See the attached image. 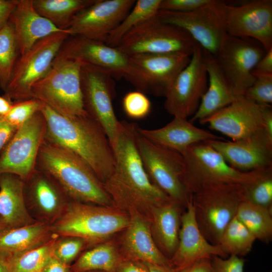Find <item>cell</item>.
<instances>
[{
  "mask_svg": "<svg viewBox=\"0 0 272 272\" xmlns=\"http://www.w3.org/2000/svg\"><path fill=\"white\" fill-rule=\"evenodd\" d=\"M138 127L135 123L120 121L110 144L113 170L103 185L115 207L150 220L153 210L171 199L152 182L144 168L136 144Z\"/></svg>",
  "mask_w": 272,
  "mask_h": 272,
  "instance_id": "obj_1",
  "label": "cell"
},
{
  "mask_svg": "<svg viewBox=\"0 0 272 272\" xmlns=\"http://www.w3.org/2000/svg\"><path fill=\"white\" fill-rule=\"evenodd\" d=\"M46 121L45 139L75 153L93 170L103 183L114 165L112 149L106 134L89 115L66 116L43 103Z\"/></svg>",
  "mask_w": 272,
  "mask_h": 272,
  "instance_id": "obj_2",
  "label": "cell"
},
{
  "mask_svg": "<svg viewBox=\"0 0 272 272\" xmlns=\"http://www.w3.org/2000/svg\"><path fill=\"white\" fill-rule=\"evenodd\" d=\"M36 168L52 177L72 200L114 207L103 183L79 156L45 139L37 156Z\"/></svg>",
  "mask_w": 272,
  "mask_h": 272,
  "instance_id": "obj_3",
  "label": "cell"
},
{
  "mask_svg": "<svg viewBox=\"0 0 272 272\" xmlns=\"http://www.w3.org/2000/svg\"><path fill=\"white\" fill-rule=\"evenodd\" d=\"M182 155V180L191 195L226 186H246L272 169L270 167L249 172L237 170L206 142L190 146Z\"/></svg>",
  "mask_w": 272,
  "mask_h": 272,
  "instance_id": "obj_4",
  "label": "cell"
},
{
  "mask_svg": "<svg viewBox=\"0 0 272 272\" xmlns=\"http://www.w3.org/2000/svg\"><path fill=\"white\" fill-rule=\"evenodd\" d=\"M129 222V215L115 207L71 200L51 228L58 236L83 239L90 248L124 230Z\"/></svg>",
  "mask_w": 272,
  "mask_h": 272,
  "instance_id": "obj_5",
  "label": "cell"
},
{
  "mask_svg": "<svg viewBox=\"0 0 272 272\" xmlns=\"http://www.w3.org/2000/svg\"><path fill=\"white\" fill-rule=\"evenodd\" d=\"M82 65L78 60L55 57L49 72L32 87L31 98L64 116L88 115L83 101Z\"/></svg>",
  "mask_w": 272,
  "mask_h": 272,
  "instance_id": "obj_6",
  "label": "cell"
},
{
  "mask_svg": "<svg viewBox=\"0 0 272 272\" xmlns=\"http://www.w3.org/2000/svg\"><path fill=\"white\" fill-rule=\"evenodd\" d=\"M196 44L183 29L163 21L156 15L132 29L116 47L128 56L154 53L191 55Z\"/></svg>",
  "mask_w": 272,
  "mask_h": 272,
  "instance_id": "obj_7",
  "label": "cell"
},
{
  "mask_svg": "<svg viewBox=\"0 0 272 272\" xmlns=\"http://www.w3.org/2000/svg\"><path fill=\"white\" fill-rule=\"evenodd\" d=\"M139 127L137 149L149 177L171 199L185 209L192 195L182 180V155L149 141L140 134Z\"/></svg>",
  "mask_w": 272,
  "mask_h": 272,
  "instance_id": "obj_8",
  "label": "cell"
},
{
  "mask_svg": "<svg viewBox=\"0 0 272 272\" xmlns=\"http://www.w3.org/2000/svg\"><path fill=\"white\" fill-rule=\"evenodd\" d=\"M68 32L50 35L37 41L18 58L5 95L15 102L31 98L33 86L49 72Z\"/></svg>",
  "mask_w": 272,
  "mask_h": 272,
  "instance_id": "obj_9",
  "label": "cell"
},
{
  "mask_svg": "<svg viewBox=\"0 0 272 272\" xmlns=\"http://www.w3.org/2000/svg\"><path fill=\"white\" fill-rule=\"evenodd\" d=\"M227 5L223 1L212 0L189 12L159 10L157 15L163 21L183 29L203 50L215 56L228 34Z\"/></svg>",
  "mask_w": 272,
  "mask_h": 272,
  "instance_id": "obj_10",
  "label": "cell"
},
{
  "mask_svg": "<svg viewBox=\"0 0 272 272\" xmlns=\"http://www.w3.org/2000/svg\"><path fill=\"white\" fill-rule=\"evenodd\" d=\"M226 186L202 190L191 196L197 226L210 243L219 245L227 225L243 201L244 187Z\"/></svg>",
  "mask_w": 272,
  "mask_h": 272,
  "instance_id": "obj_11",
  "label": "cell"
},
{
  "mask_svg": "<svg viewBox=\"0 0 272 272\" xmlns=\"http://www.w3.org/2000/svg\"><path fill=\"white\" fill-rule=\"evenodd\" d=\"M191 55L183 53L141 54L128 56L124 78L136 90L165 97L178 74L188 64Z\"/></svg>",
  "mask_w": 272,
  "mask_h": 272,
  "instance_id": "obj_12",
  "label": "cell"
},
{
  "mask_svg": "<svg viewBox=\"0 0 272 272\" xmlns=\"http://www.w3.org/2000/svg\"><path fill=\"white\" fill-rule=\"evenodd\" d=\"M113 78L107 71L82 62L81 85L85 110L101 127L110 144L120 124L113 106L115 95Z\"/></svg>",
  "mask_w": 272,
  "mask_h": 272,
  "instance_id": "obj_13",
  "label": "cell"
},
{
  "mask_svg": "<svg viewBox=\"0 0 272 272\" xmlns=\"http://www.w3.org/2000/svg\"><path fill=\"white\" fill-rule=\"evenodd\" d=\"M208 83L203 52L196 44L189 63L178 74L166 92L165 109L173 117H192L207 90Z\"/></svg>",
  "mask_w": 272,
  "mask_h": 272,
  "instance_id": "obj_14",
  "label": "cell"
},
{
  "mask_svg": "<svg viewBox=\"0 0 272 272\" xmlns=\"http://www.w3.org/2000/svg\"><path fill=\"white\" fill-rule=\"evenodd\" d=\"M46 129L41 111L19 127L0 154V175L10 173L26 180L36 168Z\"/></svg>",
  "mask_w": 272,
  "mask_h": 272,
  "instance_id": "obj_15",
  "label": "cell"
},
{
  "mask_svg": "<svg viewBox=\"0 0 272 272\" xmlns=\"http://www.w3.org/2000/svg\"><path fill=\"white\" fill-rule=\"evenodd\" d=\"M265 51L248 39L227 34L215 57L225 76L240 94L255 80L252 72Z\"/></svg>",
  "mask_w": 272,
  "mask_h": 272,
  "instance_id": "obj_16",
  "label": "cell"
},
{
  "mask_svg": "<svg viewBox=\"0 0 272 272\" xmlns=\"http://www.w3.org/2000/svg\"><path fill=\"white\" fill-rule=\"evenodd\" d=\"M24 181L25 202L30 215L36 222L53 224L72 200L52 177L37 168Z\"/></svg>",
  "mask_w": 272,
  "mask_h": 272,
  "instance_id": "obj_17",
  "label": "cell"
},
{
  "mask_svg": "<svg viewBox=\"0 0 272 272\" xmlns=\"http://www.w3.org/2000/svg\"><path fill=\"white\" fill-rule=\"evenodd\" d=\"M135 0H95L79 12L67 29L79 36L106 42L110 33L132 8Z\"/></svg>",
  "mask_w": 272,
  "mask_h": 272,
  "instance_id": "obj_18",
  "label": "cell"
},
{
  "mask_svg": "<svg viewBox=\"0 0 272 272\" xmlns=\"http://www.w3.org/2000/svg\"><path fill=\"white\" fill-rule=\"evenodd\" d=\"M228 34L257 41L265 52L272 48V1L256 0L227 5Z\"/></svg>",
  "mask_w": 272,
  "mask_h": 272,
  "instance_id": "obj_19",
  "label": "cell"
},
{
  "mask_svg": "<svg viewBox=\"0 0 272 272\" xmlns=\"http://www.w3.org/2000/svg\"><path fill=\"white\" fill-rule=\"evenodd\" d=\"M265 106L243 96L199 122L232 141L246 138L263 129Z\"/></svg>",
  "mask_w": 272,
  "mask_h": 272,
  "instance_id": "obj_20",
  "label": "cell"
},
{
  "mask_svg": "<svg viewBox=\"0 0 272 272\" xmlns=\"http://www.w3.org/2000/svg\"><path fill=\"white\" fill-rule=\"evenodd\" d=\"M232 167L243 172L272 167V141L263 129L246 138L207 141Z\"/></svg>",
  "mask_w": 272,
  "mask_h": 272,
  "instance_id": "obj_21",
  "label": "cell"
},
{
  "mask_svg": "<svg viewBox=\"0 0 272 272\" xmlns=\"http://www.w3.org/2000/svg\"><path fill=\"white\" fill-rule=\"evenodd\" d=\"M56 57L80 60L107 71L116 79L124 78L128 69V56L117 47L79 36H70Z\"/></svg>",
  "mask_w": 272,
  "mask_h": 272,
  "instance_id": "obj_22",
  "label": "cell"
},
{
  "mask_svg": "<svg viewBox=\"0 0 272 272\" xmlns=\"http://www.w3.org/2000/svg\"><path fill=\"white\" fill-rule=\"evenodd\" d=\"M214 256L228 257L219 245L210 243L201 234L195 221L191 197L181 215L179 242L170 262L178 271Z\"/></svg>",
  "mask_w": 272,
  "mask_h": 272,
  "instance_id": "obj_23",
  "label": "cell"
},
{
  "mask_svg": "<svg viewBox=\"0 0 272 272\" xmlns=\"http://www.w3.org/2000/svg\"><path fill=\"white\" fill-rule=\"evenodd\" d=\"M130 222L121 238V256L126 259L172 267L157 246L151 231L150 221L138 213H131Z\"/></svg>",
  "mask_w": 272,
  "mask_h": 272,
  "instance_id": "obj_24",
  "label": "cell"
},
{
  "mask_svg": "<svg viewBox=\"0 0 272 272\" xmlns=\"http://www.w3.org/2000/svg\"><path fill=\"white\" fill-rule=\"evenodd\" d=\"M139 131L152 143L181 155L194 144L223 140L208 130L195 126L187 118L178 116H174L170 122L161 128L147 129L139 127Z\"/></svg>",
  "mask_w": 272,
  "mask_h": 272,
  "instance_id": "obj_25",
  "label": "cell"
},
{
  "mask_svg": "<svg viewBox=\"0 0 272 272\" xmlns=\"http://www.w3.org/2000/svg\"><path fill=\"white\" fill-rule=\"evenodd\" d=\"M203 52L209 84L196 111L189 120L192 123L200 122L243 97L228 81L215 56Z\"/></svg>",
  "mask_w": 272,
  "mask_h": 272,
  "instance_id": "obj_26",
  "label": "cell"
},
{
  "mask_svg": "<svg viewBox=\"0 0 272 272\" xmlns=\"http://www.w3.org/2000/svg\"><path fill=\"white\" fill-rule=\"evenodd\" d=\"M10 22L14 28L20 55L43 38L58 32H69L57 28L39 14L33 6L32 0H19Z\"/></svg>",
  "mask_w": 272,
  "mask_h": 272,
  "instance_id": "obj_27",
  "label": "cell"
},
{
  "mask_svg": "<svg viewBox=\"0 0 272 272\" xmlns=\"http://www.w3.org/2000/svg\"><path fill=\"white\" fill-rule=\"evenodd\" d=\"M182 208L170 199L155 208L151 213L150 221L152 236L160 250L169 259L178 244Z\"/></svg>",
  "mask_w": 272,
  "mask_h": 272,
  "instance_id": "obj_28",
  "label": "cell"
},
{
  "mask_svg": "<svg viewBox=\"0 0 272 272\" xmlns=\"http://www.w3.org/2000/svg\"><path fill=\"white\" fill-rule=\"evenodd\" d=\"M24 181L10 173L0 175V216L9 229L36 222L29 214L24 195Z\"/></svg>",
  "mask_w": 272,
  "mask_h": 272,
  "instance_id": "obj_29",
  "label": "cell"
},
{
  "mask_svg": "<svg viewBox=\"0 0 272 272\" xmlns=\"http://www.w3.org/2000/svg\"><path fill=\"white\" fill-rule=\"evenodd\" d=\"M56 236L51 225L36 222L31 224L7 229L0 233V253L11 257L40 246Z\"/></svg>",
  "mask_w": 272,
  "mask_h": 272,
  "instance_id": "obj_30",
  "label": "cell"
},
{
  "mask_svg": "<svg viewBox=\"0 0 272 272\" xmlns=\"http://www.w3.org/2000/svg\"><path fill=\"white\" fill-rule=\"evenodd\" d=\"M122 258L112 242H104L90 247L79 255L71 265V271L115 272Z\"/></svg>",
  "mask_w": 272,
  "mask_h": 272,
  "instance_id": "obj_31",
  "label": "cell"
},
{
  "mask_svg": "<svg viewBox=\"0 0 272 272\" xmlns=\"http://www.w3.org/2000/svg\"><path fill=\"white\" fill-rule=\"evenodd\" d=\"M39 14L57 28L67 30L73 19L95 0H32Z\"/></svg>",
  "mask_w": 272,
  "mask_h": 272,
  "instance_id": "obj_32",
  "label": "cell"
},
{
  "mask_svg": "<svg viewBox=\"0 0 272 272\" xmlns=\"http://www.w3.org/2000/svg\"><path fill=\"white\" fill-rule=\"evenodd\" d=\"M236 217L255 237L267 243L272 239V212L262 207L242 201Z\"/></svg>",
  "mask_w": 272,
  "mask_h": 272,
  "instance_id": "obj_33",
  "label": "cell"
},
{
  "mask_svg": "<svg viewBox=\"0 0 272 272\" xmlns=\"http://www.w3.org/2000/svg\"><path fill=\"white\" fill-rule=\"evenodd\" d=\"M161 1H137L129 12L109 35L106 43L116 47L123 37L132 29L157 15Z\"/></svg>",
  "mask_w": 272,
  "mask_h": 272,
  "instance_id": "obj_34",
  "label": "cell"
},
{
  "mask_svg": "<svg viewBox=\"0 0 272 272\" xmlns=\"http://www.w3.org/2000/svg\"><path fill=\"white\" fill-rule=\"evenodd\" d=\"M255 240L235 216L225 229L219 245L228 256L241 257L251 251Z\"/></svg>",
  "mask_w": 272,
  "mask_h": 272,
  "instance_id": "obj_35",
  "label": "cell"
},
{
  "mask_svg": "<svg viewBox=\"0 0 272 272\" xmlns=\"http://www.w3.org/2000/svg\"><path fill=\"white\" fill-rule=\"evenodd\" d=\"M19 53L14 30L9 23L0 30V86L5 90Z\"/></svg>",
  "mask_w": 272,
  "mask_h": 272,
  "instance_id": "obj_36",
  "label": "cell"
},
{
  "mask_svg": "<svg viewBox=\"0 0 272 272\" xmlns=\"http://www.w3.org/2000/svg\"><path fill=\"white\" fill-rule=\"evenodd\" d=\"M58 236L20 254L10 257L13 272H28L43 268L53 256L52 248Z\"/></svg>",
  "mask_w": 272,
  "mask_h": 272,
  "instance_id": "obj_37",
  "label": "cell"
},
{
  "mask_svg": "<svg viewBox=\"0 0 272 272\" xmlns=\"http://www.w3.org/2000/svg\"><path fill=\"white\" fill-rule=\"evenodd\" d=\"M243 201L272 212V169L244 187Z\"/></svg>",
  "mask_w": 272,
  "mask_h": 272,
  "instance_id": "obj_38",
  "label": "cell"
},
{
  "mask_svg": "<svg viewBox=\"0 0 272 272\" xmlns=\"http://www.w3.org/2000/svg\"><path fill=\"white\" fill-rule=\"evenodd\" d=\"M85 248H87V244L80 238L58 236L53 245L52 255L62 263L71 266Z\"/></svg>",
  "mask_w": 272,
  "mask_h": 272,
  "instance_id": "obj_39",
  "label": "cell"
},
{
  "mask_svg": "<svg viewBox=\"0 0 272 272\" xmlns=\"http://www.w3.org/2000/svg\"><path fill=\"white\" fill-rule=\"evenodd\" d=\"M42 106L40 101L33 98L16 101L4 117L10 124L18 129L40 111Z\"/></svg>",
  "mask_w": 272,
  "mask_h": 272,
  "instance_id": "obj_40",
  "label": "cell"
},
{
  "mask_svg": "<svg viewBox=\"0 0 272 272\" xmlns=\"http://www.w3.org/2000/svg\"><path fill=\"white\" fill-rule=\"evenodd\" d=\"M122 107L129 118L141 119L146 117L151 110V102L145 94L135 90L126 93L122 99Z\"/></svg>",
  "mask_w": 272,
  "mask_h": 272,
  "instance_id": "obj_41",
  "label": "cell"
},
{
  "mask_svg": "<svg viewBox=\"0 0 272 272\" xmlns=\"http://www.w3.org/2000/svg\"><path fill=\"white\" fill-rule=\"evenodd\" d=\"M253 84L247 89L243 96L259 105L272 103V75H256Z\"/></svg>",
  "mask_w": 272,
  "mask_h": 272,
  "instance_id": "obj_42",
  "label": "cell"
},
{
  "mask_svg": "<svg viewBox=\"0 0 272 272\" xmlns=\"http://www.w3.org/2000/svg\"><path fill=\"white\" fill-rule=\"evenodd\" d=\"M210 262L213 272H243L245 260L236 255L225 258L214 256Z\"/></svg>",
  "mask_w": 272,
  "mask_h": 272,
  "instance_id": "obj_43",
  "label": "cell"
},
{
  "mask_svg": "<svg viewBox=\"0 0 272 272\" xmlns=\"http://www.w3.org/2000/svg\"><path fill=\"white\" fill-rule=\"evenodd\" d=\"M212 0H161L159 10L178 13L192 11Z\"/></svg>",
  "mask_w": 272,
  "mask_h": 272,
  "instance_id": "obj_44",
  "label": "cell"
},
{
  "mask_svg": "<svg viewBox=\"0 0 272 272\" xmlns=\"http://www.w3.org/2000/svg\"><path fill=\"white\" fill-rule=\"evenodd\" d=\"M253 76L272 75V48L265 52L252 72Z\"/></svg>",
  "mask_w": 272,
  "mask_h": 272,
  "instance_id": "obj_45",
  "label": "cell"
},
{
  "mask_svg": "<svg viewBox=\"0 0 272 272\" xmlns=\"http://www.w3.org/2000/svg\"><path fill=\"white\" fill-rule=\"evenodd\" d=\"M19 0H0V30L10 21Z\"/></svg>",
  "mask_w": 272,
  "mask_h": 272,
  "instance_id": "obj_46",
  "label": "cell"
},
{
  "mask_svg": "<svg viewBox=\"0 0 272 272\" xmlns=\"http://www.w3.org/2000/svg\"><path fill=\"white\" fill-rule=\"evenodd\" d=\"M115 272H148V268L143 262L123 257Z\"/></svg>",
  "mask_w": 272,
  "mask_h": 272,
  "instance_id": "obj_47",
  "label": "cell"
},
{
  "mask_svg": "<svg viewBox=\"0 0 272 272\" xmlns=\"http://www.w3.org/2000/svg\"><path fill=\"white\" fill-rule=\"evenodd\" d=\"M17 129L10 124L4 117L0 116V154Z\"/></svg>",
  "mask_w": 272,
  "mask_h": 272,
  "instance_id": "obj_48",
  "label": "cell"
},
{
  "mask_svg": "<svg viewBox=\"0 0 272 272\" xmlns=\"http://www.w3.org/2000/svg\"><path fill=\"white\" fill-rule=\"evenodd\" d=\"M43 272H71L70 266L52 256L43 268Z\"/></svg>",
  "mask_w": 272,
  "mask_h": 272,
  "instance_id": "obj_49",
  "label": "cell"
},
{
  "mask_svg": "<svg viewBox=\"0 0 272 272\" xmlns=\"http://www.w3.org/2000/svg\"><path fill=\"white\" fill-rule=\"evenodd\" d=\"M177 272H213V270L210 259H204Z\"/></svg>",
  "mask_w": 272,
  "mask_h": 272,
  "instance_id": "obj_50",
  "label": "cell"
},
{
  "mask_svg": "<svg viewBox=\"0 0 272 272\" xmlns=\"http://www.w3.org/2000/svg\"><path fill=\"white\" fill-rule=\"evenodd\" d=\"M13 102L6 96L0 95V116L4 117L11 109Z\"/></svg>",
  "mask_w": 272,
  "mask_h": 272,
  "instance_id": "obj_51",
  "label": "cell"
},
{
  "mask_svg": "<svg viewBox=\"0 0 272 272\" xmlns=\"http://www.w3.org/2000/svg\"><path fill=\"white\" fill-rule=\"evenodd\" d=\"M0 272H13L10 256L0 253Z\"/></svg>",
  "mask_w": 272,
  "mask_h": 272,
  "instance_id": "obj_52",
  "label": "cell"
},
{
  "mask_svg": "<svg viewBox=\"0 0 272 272\" xmlns=\"http://www.w3.org/2000/svg\"><path fill=\"white\" fill-rule=\"evenodd\" d=\"M148 268V272H177L172 267L145 263Z\"/></svg>",
  "mask_w": 272,
  "mask_h": 272,
  "instance_id": "obj_53",
  "label": "cell"
},
{
  "mask_svg": "<svg viewBox=\"0 0 272 272\" xmlns=\"http://www.w3.org/2000/svg\"><path fill=\"white\" fill-rule=\"evenodd\" d=\"M7 229H9V228L4 220L0 216V233Z\"/></svg>",
  "mask_w": 272,
  "mask_h": 272,
  "instance_id": "obj_54",
  "label": "cell"
},
{
  "mask_svg": "<svg viewBox=\"0 0 272 272\" xmlns=\"http://www.w3.org/2000/svg\"><path fill=\"white\" fill-rule=\"evenodd\" d=\"M84 272H105V271H99V270H91V271H84Z\"/></svg>",
  "mask_w": 272,
  "mask_h": 272,
  "instance_id": "obj_55",
  "label": "cell"
},
{
  "mask_svg": "<svg viewBox=\"0 0 272 272\" xmlns=\"http://www.w3.org/2000/svg\"><path fill=\"white\" fill-rule=\"evenodd\" d=\"M28 272H43V269H40V270L31 271H28Z\"/></svg>",
  "mask_w": 272,
  "mask_h": 272,
  "instance_id": "obj_56",
  "label": "cell"
}]
</instances>
